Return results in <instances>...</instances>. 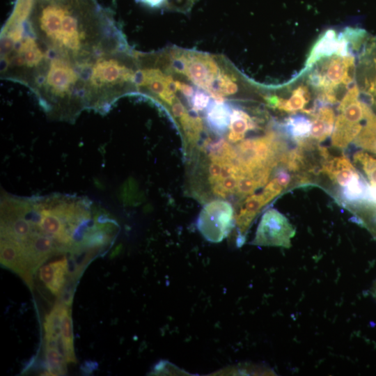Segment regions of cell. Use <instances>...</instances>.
Wrapping results in <instances>:
<instances>
[{
	"label": "cell",
	"instance_id": "obj_1",
	"mask_svg": "<svg viewBox=\"0 0 376 376\" xmlns=\"http://www.w3.org/2000/svg\"><path fill=\"white\" fill-rule=\"evenodd\" d=\"M27 23L49 51L81 65L126 47L112 18L95 0H34Z\"/></svg>",
	"mask_w": 376,
	"mask_h": 376
},
{
	"label": "cell",
	"instance_id": "obj_2",
	"mask_svg": "<svg viewBox=\"0 0 376 376\" xmlns=\"http://www.w3.org/2000/svg\"><path fill=\"white\" fill-rule=\"evenodd\" d=\"M83 65L49 51L31 90L51 118L73 121L86 109Z\"/></svg>",
	"mask_w": 376,
	"mask_h": 376
},
{
	"label": "cell",
	"instance_id": "obj_3",
	"mask_svg": "<svg viewBox=\"0 0 376 376\" xmlns=\"http://www.w3.org/2000/svg\"><path fill=\"white\" fill-rule=\"evenodd\" d=\"M134 53L126 47L102 53L84 66L86 109L104 113L119 97L136 91Z\"/></svg>",
	"mask_w": 376,
	"mask_h": 376
},
{
	"label": "cell",
	"instance_id": "obj_4",
	"mask_svg": "<svg viewBox=\"0 0 376 376\" xmlns=\"http://www.w3.org/2000/svg\"><path fill=\"white\" fill-rule=\"evenodd\" d=\"M311 68L308 82L324 104L338 102V97L350 89L355 79V58L350 52H336L324 56Z\"/></svg>",
	"mask_w": 376,
	"mask_h": 376
},
{
	"label": "cell",
	"instance_id": "obj_5",
	"mask_svg": "<svg viewBox=\"0 0 376 376\" xmlns=\"http://www.w3.org/2000/svg\"><path fill=\"white\" fill-rule=\"evenodd\" d=\"M332 132V144L339 148H346L355 141L373 111L359 100L357 86H353L342 100Z\"/></svg>",
	"mask_w": 376,
	"mask_h": 376
},
{
	"label": "cell",
	"instance_id": "obj_6",
	"mask_svg": "<svg viewBox=\"0 0 376 376\" xmlns=\"http://www.w3.org/2000/svg\"><path fill=\"white\" fill-rule=\"evenodd\" d=\"M233 210L230 204L215 201L207 204L199 214L198 229L208 241L219 242L226 238L233 227Z\"/></svg>",
	"mask_w": 376,
	"mask_h": 376
},
{
	"label": "cell",
	"instance_id": "obj_7",
	"mask_svg": "<svg viewBox=\"0 0 376 376\" xmlns=\"http://www.w3.org/2000/svg\"><path fill=\"white\" fill-rule=\"evenodd\" d=\"M295 234L288 219L278 210L270 209L263 215L252 244L288 248Z\"/></svg>",
	"mask_w": 376,
	"mask_h": 376
},
{
	"label": "cell",
	"instance_id": "obj_8",
	"mask_svg": "<svg viewBox=\"0 0 376 376\" xmlns=\"http://www.w3.org/2000/svg\"><path fill=\"white\" fill-rule=\"evenodd\" d=\"M355 79L363 100L376 109V37H368L359 50Z\"/></svg>",
	"mask_w": 376,
	"mask_h": 376
},
{
	"label": "cell",
	"instance_id": "obj_9",
	"mask_svg": "<svg viewBox=\"0 0 376 376\" xmlns=\"http://www.w3.org/2000/svg\"><path fill=\"white\" fill-rule=\"evenodd\" d=\"M68 275V260L66 256L49 263L39 269V277L48 290L59 296Z\"/></svg>",
	"mask_w": 376,
	"mask_h": 376
},
{
	"label": "cell",
	"instance_id": "obj_10",
	"mask_svg": "<svg viewBox=\"0 0 376 376\" xmlns=\"http://www.w3.org/2000/svg\"><path fill=\"white\" fill-rule=\"evenodd\" d=\"M322 171L325 173L333 182L344 187L357 173L349 159L341 155L325 160L322 164Z\"/></svg>",
	"mask_w": 376,
	"mask_h": 376
},
{
	"label": "cell",
	"instance_id": "obj_11",
	"mask_svg": "<svg viewBox=\"0 0 376 376\" xmlns=\"http://www.w3.org/2000/svg\"><path fill=\"white\" fill-rule=\"evenodd\" d=\"M213 99V98H212ZM232 106L213 99L207 107L205 120L210 128L217 134L227 132L230 122Z\"/></svg>",
	"mask_w": 376,
	"mask_h": 376
},
{
	"label": "cell",
	"instance_id": "obj_12",
	"mask_svg": "<svg viewBox=\"0 0 376 376\" xmlns=\"http://www.w3.org/2000/svg\"><path fill=\"white\" fill-rule=\"evenodd\" d=\"M310 98L311 93L307 87L300 86L295 88L287 99L277 96H270L267 97L266 100L272 107L286 112H294L304 109Z\"/></svg>",
	"mask_w": 376,
	"mask_h": 376
},
{
	"label": "cell",
	"instance_id": "obj_13",
	"mask_svg": "<svg viewBox=\"0 0 376 376\" xmlns=\"http://www.w3.org/2000/svg\"><path fill=\"white\" fill-rule=\"evenodd\" d=\"M311 122L310 136L316 141L325 140L333 132L334 127V113L331 108L322 104L317 109Z\"/></svg>",
	"mask_w": 376,
	"mask_h": 376
},
{
	"label": "cell",
	"instance_id": "obj_14",
	"mask_svg": "<svg viewBox=\"0 0 376 376\" xmlns=\"http://www.w3.org/2000/svg\"><path fill=\"white\" fill-rule=\"evenodd\" d=\"M256 128L255 121L243 110L232 107L228 138L235 143L242 140L245 134Z\"/></svg>",
	"mask_w": 376,
	"mask_h": 376
},
{
	"label": "cell",
	"instance_id": "obj_15",
	"mask_svg": "<svg viewBox=\"0 0 376 376\" xmlns=\"http://www.w3.org/2000/svg\"><path fill=\"white\" fill-rule=\"evenodd\" d=\"M311 124L305 116L294 115L285 120L282 129L290 139L301 144L310 136Z\"/></svg>",
	"mask_w": 376,
	"mask_h": 376
},
{
	"label": "cell",
	"instance_id": "obj_16",
	"mask_svg": "<svg viewBox=\"0 0 376 376\" xmlns=\"http://www.w3.org/2000/svg\"><path fill=\"white\" fill-rule=\"evenodd\" d=\"M268 203L263 194H251L244 201L236 217V222L242 231L246 230L260 208Z\"/></svg>",
	"mask_w": 376,
	"mask_h": 376
},
{
	"label": "cell",
	"instance_id": "obj_17",
	"mask_svg": "<svg viewBox=\"0 0 376 376\" xmlns=\"http://www.w3.org/2000/svg\"><path fill=\"white\" fill-rule=\"evenodd\" d=\"M368 184L358 172L340 191V196L350 204L365 203Z\"/></svg>",
	"mask_w": 376,
	"mask_h": 376
},
{
	"label": "cell",
	"instance_id": "obj_18",
	"mask_svg": "<svg viewBox=\"0 0 376 376\" xmlns=\"http://www.w3.org/2000/svg\"><path fill=\"white\" fill-rule=\"evenodd\" d=\"M61 333L66 350V362L76 363L75 354L72 322L70 307L63 306L61 312Z\"/></svg>",
	"mask_w": 376,
	"mask_h": 376
},
{
	"label": "cell",
	"instance_id": "obj_19",
	"mask_svg": "<svg viewBox=\"0 0 376 376\" xmlns=\"http://www.w3.org/2000/svg\"><path fill=\"white\" fill-rule=\"evenodd\" d=\"M45 358L48 371L52 375H63L66 373L67 362L55 347L46 345Z\"/></svg>",
	"mask_w": 376,
	"mask_h": 376
},
{
	"label": "cell",
	"instance_id": "obj_20",
	"mask_svg": "<svg viewBox=\"0 0 376 376\" xmlns=\"http://www.w3.org/2000/svg\"><path fill=\"white\" fill-rule=\"evenodd\" d=\"M354 159L361 166L370 185L376 187V159L365 152L358 151L354 154Z\"/></svg>",
	"mask_w": 376,
	"mask_h": 376
},
{
	"label": "cell",
	"instance_id": "obj_21",
	"mask_svg": "<svg viewBox=\"0 0 376 376\" xmlns=\"http://www.w3.org/2000/svg\"><path fill=\"white\" fill-rule=\"evenodd\" d=\"M258 188V185L250 173L239 178L236 191L242 196L251 195Z\"/></svg>",
	"mask_w": 376,
	"mask_h": 376
},
{
	"label": "cell",
	"instance_id": "obj_22",
	"mask_svg": "<svg viewBox=\"0 0 376 376\" xmlns=\"http://www.w3.org/2000/svg\"><path fill=\"white\" fill-rule=\"evenodd\" d=\"M290 172V171L286 167L282 165L276 170L274 174L273 179L283 189L287 188L291 182L292 178Z\"/></svg>",
	"mask_w": 376,
	"mask_h": 376
},
{
	"label": "cell",
	"instance_id": "obj_23",
	"mask_svg": "<svg viewBox=\"0 0 376 376\" xmlns=\"http://www.w3.org/2000/svg\"><path fill=\"white\" fill-rule=\"evenodd\" d=\"M198 0H167L166 7L178 11L186 12Z\"/></svg>",
	"mask_w": 376,
	"mask_h": 376
},
{
	"label": "cell",
	"instance_id": "obj_24",
	"mask_svg": "<svg viewBox=\"0 0 376 376\" xmlns=\"http://www.w3.org/2000/svg\"><path fill=\"white\" fill-rule=\"evenodd\" d=\"M222 164L212 162L210 165L209 171H210V182L212 183L217 179L219 178L221 171Z\"/></svg>",
	"mask_w": 376,
	"mask_h": 376
}]
</instances>
